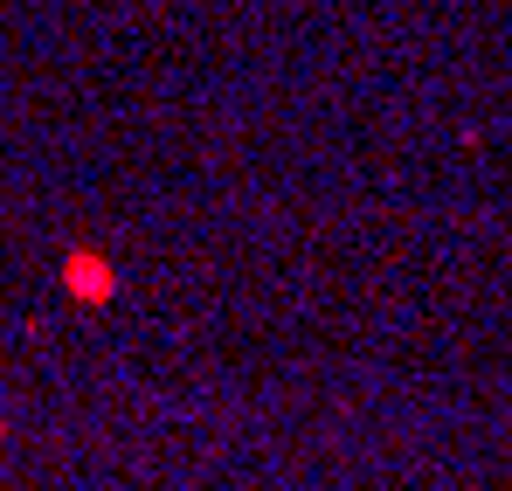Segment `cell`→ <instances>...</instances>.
<instances>
[{
    "instance_id": "6da1fadb",
    "label": "cell",
    "mask_w": 512,
    "mask_h": 491,
    "mask_svg": "<svg viewBox=\"0 0 512 491\" xmlns=\"http://www.w3.org/2000/svg\"><path fill=\"white\" fill-rule=\"evenodd\" d=\"M111 284L118 277H111V263H97V249H77L70 256V291L77 298H111Z\"/></svg>"
}]
</instances>
